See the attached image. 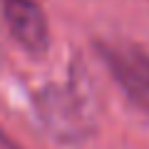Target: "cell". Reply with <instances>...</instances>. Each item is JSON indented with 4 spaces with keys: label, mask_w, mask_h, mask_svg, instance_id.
Masks as SVG:
<instances>
[{
    "label": "cell",
    "mask_w": 149,
    "mask_h": 149,
    "mask_svg": "<svg viewBox=\"0 0 149 149\" xmlns=\"http://www.w3.org/2000/svg\"><path fill=\"white\" fill-rule=\"evenodd\" d=\"M35 107L47 132L62 142H77L92 127L87 100L72 85H50L40 90L35 97Z\"/></svg>",
    "instance_id": "6da1fadb"
},
{
    "label": "cell",
    "mask_w": 149,
    "mask_h": 149,
    "mask_svg": "<svg viewBox=\"0 0 149 149\" xmlns=\"http://www.w3.org/2000/svg\"><path fill=\"white\" fill-rule=\"evenodd\" d=\"M97 52L124 95L149 112V52L132 42H100Z\"/></svg>",
    "instance_id": "7a4b0ae2"
},
{
    "label": "cell",
    "mask_w": 149,
    "mask_h": 149,
    "mask_svg": "<svg viewBox=\"0 0 149 149\" xmlns=\"http://www.w3.org/2000/svg\"><path fill=\"white\" fill-rule=\"evenodd\" d=\"M3 15L15 42L30 55H42L50 45V27L37 0H3Z\"/></svg>",
    "instance_id": "3957f363"
},
{
    "label": "cell",
    "mask_w": 149,
    "mask_h": 149,
    "mask_svg": "<svg viewBox=\"0 0 149 149\" xmlns=\"http://www.w3.org/2000/svg\"><path fill=\"white\" fill-rule=\"evenodd\" d=\"M0 149H20V147H17V144L8 137L5 132H0Z\"/></svg>",
    "instance_id": "277c9868"
}]
</instances>
